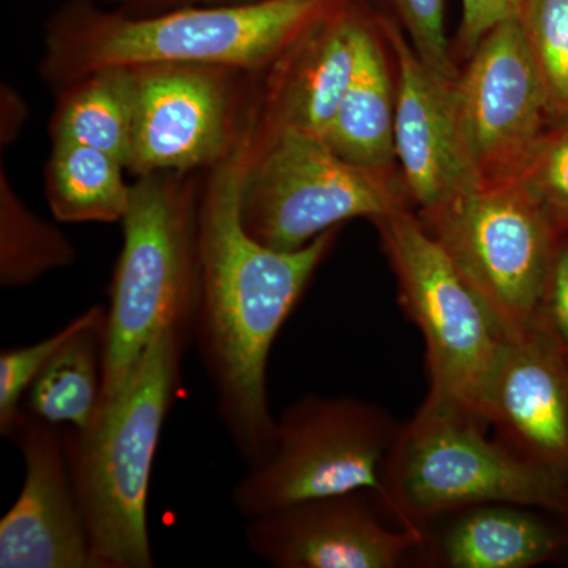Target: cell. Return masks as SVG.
Here are the masks:
<instances>
[{"label": "cell", "instance_id": "6da1fadb", "mask_svg": "<svg viewBox=\"0 0 568 568\" xmlns=\"http://www.w3.org/2000/svg\"><path fill=\"white\" fill-rule=\"evenodd\" d=\"M252 159L248 114L241 140L201 183L200 294L192 331L224 429L248 467L265 457L274 433L267 395L272 346L338 234L334 227L294 252L248 234L242 200Z\"/></svg>", "mask_w": 568, "mask_h": 568}, {"label": "cell", "instance_id": "7a4b0ae2", "mask_svg": "<svg viewBox=\"0 0 568 568\" xmlns=\"http://www.w3.org/2000/svg\"><path fill=\"white\" fill-rule=\"evenodd\" d=\"M342 2L261 0L133 14L69 0L48 22L40 73L58 92L97 71L159 63L260 73Z\"/></svg>", "mask_w": 568, "mask_h": 568}, {"label": "cell", "instance_id": "3957f363", "mask_svg": "<svg viewBox=\"0 0 568 568\" xmlns=\"http://www.w3.org/2000/svg\"><path fill=\"white\" fill-rule=\"evenodd\" d=\"M192 334L168 328L84 432L63 429L67 462L95 568H151L148 503L162 429Z\"/></svg>", "mask_w": 568, "mask_h": 568}, {"label": "cell", "instance_id": "277c9868", "mask_svg": "<svg viewBox=\"0 0 568 568\" xmlns=\"http://www.w3.org/2000/svg\"><path fill=\"white\" fill-rule=\"evenodd\" d=\"M200 192L201 183L181 173L140 175L132 185L106 308L103 402L125 386L162 332L192 334L200 294Z\"/></svg>", "mask_w": 568, "mask_h": 568}, {"label": "cell", "instance_id": "5b68a950", "mask_svg": "<svg viewBox=\"0 0 568 568\" xmlns=\"http://www.w3.org/2000/svg\"><path fill=\"white\" fill-rule=\"evenodd\" d=\"M466 414L420 406L402 425L384 465L386 504L396 521L426 523L484 504H517L568 518V480L511 450Z\"/></svg>", "mask_w": 568, "mask_h": 568}, {"label": "cell", "instance_id": "8992f818", "mask_svg": "<svg viewBox=\"0 0 568 568\" xmlns=\"http://www.w3.org/2000/svg\"><path fill=\"white\" fill-rule=\"evenodd\" d=\"M403 305L425 339V407L487 422L489 392L508 335L422 220L402 211L376 222Z\"/></svg>", "mask_w": 568, "mask_h": 568}, {"label": "cell", "instance_id": "52a82bcc", "mask_svg": "<svg viewBox=\"0 0 568 568\" xmlns=\"http://www.w3.org/2000/svg\"><path fill=\"white\" fill-rule=\"evenodd\" d=\"M399 429L372 403L306 395L275 418L267 454L235 484L233 506L250 519L354 491L375 493L386 504L384 465Z\"/></svg>", "mask_w": 568, "mask_h": 568}, {"label": "cell", "instance_id": "ba28073f", "mask_svg": "<svg viewBox=\"0 0 568 568\" xmlns=\"http://www.w3.org/2000/svg\"><path fill=\"white\" fill-rule=\"evenodd\" d=\"M406 209L386 171L342 159L324 138L297 132L257 136L246 174L242 220L261 244L294 252L354 219L373 222Z\"/></svg>", "mask_w": 568, "mask_h": 568}, {"label": "cell", "instance_id": "9c48e42d", "mask_svg": "<svg viewBox=\"0 0 568 568\" xmlns=\"http://www.w3.org/2000/svg\"><path fill=\"white\" fill-rule=\"evenodd\" d=\"M422 222L508 336L544 320L562 231L517 182L477 186Z\"/></svg>", "mask_w": 568, "mask_h": 568}, {"label": "cell", "instance_id": "30bf717a", "mask_svg": "<svg viewBox=\"0 0 568 568\" xmlns=\"http://www.w3.org/2000/svg\"><path fill=\"white\" fill-rule=\"evenodd\" d=\"M132 152L140 175L211 170L241 140L250 106L242 71L189 63L136 67Z\"/></svg>", "mask_w": 568, "mask_h": 568}, {"label": "cell", "instance_id": "8fae6325", "mask_svg": "<svg viewBox=\"0 0 568 568\" xmlns=\"http://www.w3.org/2000/svg\"><path fill=\"white\" fill-rule=\"evenodd\" d=\"M459 111L481 185L514 181L549 118L544 85L519 17L480 40L457 80Z\"/></svg>", "mask_w": 568, "mask_h": 568}, {"label": "cell", "instance_id": "7c38bea8", "mask_svg": "<svg viewBox=\"0 0 568 568\" xmlns=\"http://www.w3.org/2000/svg\"><path fill=\"white\" fill-rule=\"evenodd\" d=\"M246 547L278 568H398L424 530L399 525L372 491L321 497L246 519Z\"/></svg>", "mask_w": 568, "mask_h": 568}, {"label": "cell", "instance_id": "4fadbf2b", "mask_svg": "<svg viewBox=\"0 0 568 568\" xmlns=\"http://www.w3.org/2000/svg\"><path fill=\"white\" fill-rule=\"evenodd\" d=\"M376 21L398 67L395 155L407 193L426 215L481 185L463 126L458 78L432 69L394 21Z\"/></svg>", "mask_w": 568, "mask_h": 568}, {"label": "cell", "instance_id": "5bb4252c", "mask_svg": "<svg viewBox=\"0 0 568 568\" xmlns=\"http://www.w3.org/2000/svg\"><path fill=\"white\" fill-rule=\"evenodd\" d=\"M9 439L24 459V481L0 519V567L95 568L62 426L22 409Z\"/></svg>", "mask_w": 568, "mask_h": 568}, {"label": "cell", "instance_id": "9a60e30c", "mask_svg": "<svg viewBox=\"0 0 568 568\" xmlns=\"http://www.w3.org/2000/svg\"><path fill=\"white\" fill-rule=\"evenodd\" d=\"M487 422L500 443L568 480V353L544 320L508 336Z\"/></svg>", "mask_w": 568, "mask_h": 568}, {"label": "cell", "instance_id": "2e32d148", "mask_svg": "<svg viewBox=\"0 0 568 568\" xmlns=\"http://www.w3.org/2000/svg\"><path fill=\"white\" fill-rule=\"evenodd\" d=\"M361 11L358 0L339 3L267 70L263 99L252 106L257 136L297 130L324 138L353 78Z\"/></svg>", "mask_w": 568, "mask_h": 568}, {"label": "cell", "instance_id": "e0dca14e", "mask_svg": "<svg viewBox=\"0 0 568 568\" xmlns=\"http://www.w3.org/2000/svg\"><path fill=\"white\" fill-rule=\"evenodd\" d=\"M551 511L517 504H484L425 526L417 559L446 568H530L566 555L568 530ZM558 515V514H555Z\"/></svg>", "mask_w": 568, "mask_h": 568}, {"label": "cell", "instance_id": "ac0fdd59", "mask_svg": "<svg viewBox=\"0 0 568 568\" xmlns=\"http://www.w3.org/2000/svg\"><path fill=\"white\" fill-rule=\"evenodd\" d=\"M381 39L377 21L372 22L362 9L355 28L353 78L324 141L347 162L387 173L396 159V95Z\"/></svg>", "mask_w": 568, "mask_h": 568}, {"label": "cell", "instance_id": "d6986e66", "mask_svg": "<svg viewBox=\"0 0 568 568\" xmlns=\"http://www.w3.org/2000/svg\"><path fill=\"white\" fill-rule=\"evenodd\" d=\"M136 81L133 69L97 71L59 92L50 121L52 142L110 153L129 168Z\"/></svg>", "mask_w": 568, "mask_h": 568}, {"label": "cell", "instance_id": "ffe728a7", "mask_svg": "<svg viewBox=\"0 0 568 568\" xmlns=\"http://www.w3.org/2000/svg\"><path fill=\"white\" fill-rule=\"evenodd\" d=\"M106 313L82 328L52 357L26 394L29 414L84 432L103 405Z\"/></svg>", "mask_w": 568, "mask_h": 568}, {"label": "cell", "instance_id": "44dd1931", "mask_svg": "<svg viewBox=\"0 0 568 568\" xmlns=\"http://www.w3.org/2000/svg\"><path fill=\"white\" fill-rule=\"evenodd\" d=\"M125 164L110 153L71 142H52L44 168V196L61 223L122 222L132 200Z\"/></svg>", "mask_w": 568, "mask_h": 568}, {"label": "cell", "instance_id": "7402d4cb", "mask_svg": "<svg viewBox=\"0 0 568 568\" xmlns=\"http://www.w3.org/2000/svg\"><path fill=\"white\" fill-rule=\"evenodd\" d=\"M74 260L77 250L69 239L22 203L6 168H0V286H29Z\"/></svg>", "mask_w": 568, "mask_h": 568}, {"label": "cell", "instance_id": "603a6c76", "mask_svg": "<svg viewBox=\"0 0 568 568\" xmlns=\"http://www.w3.org/2000/svg\"><path fill=\"white\" fill-rule=\"evenodd\" d=\"M523 32L544 85L549 118L568 121V0H523Z\"/></svg>", "mask_w": 568, "mask_h": 568}, {"label": "cell", "instance_id": "cb8c5ba5", "mask_svg": "<svg viewBox=\"0 0 568 568\" xmlns=\"http://www.w3.org/2000/svg\"><path fill=\"white\" fill-rule=\"evenodd\" d=\"M106 313L103 305H93L80 316L59 328L55 334L47 336L29 346H17L0 353V435H11L14 422L20 417L22 398H26L33 381L50 364L52 357L62 349L82 328L91 325Z\"/></svg>", "mask_w": 568, "mask_h": 568}, {"label": "cell", "instance_id": "d4e9b609", "mask_svg": "<svg viewBox=\"0 0 568 568\" xmlns=\"http://www.w3.org/2000/svg\"><path fill=\"white\" fill-rule=\"evenodd\" d=\"M511 182H517L548 213L560 231L568 227V121L545 133Z\"/></svg>", "mask_w": 568, "mask_h": 568}, {"label": "cell", "instance_id": "484cf974", "mask_svg": "<svg viewBox=\"0 0 568 568\" xmlns=\"http://www.w3.org/2000/svg\"><path fill=\"white\" fill-rule=\"evenodd\" d=\"M405 26L414 50L432 69L458 78L446 33V0H388Z\"/></svg>", "mask_w": 568, "mask_h": 568}, {"label": "cell", "instance_id": "4316f807", "mask_svg": "<svg viewBox=\"0 0 568 568\" xmlns=\"http://www.w3.org/2000/svg\"><path fill=\"white\" fill-rule=\"evenodd\" d=\"M523 0H463L462 40L467 51L476 50L480 40L499 22L519 17Z\"/></svg>", "mask_w": 568, "mask_h": 568}, {"label": "cell", "instance_id": "83f0119b", "mask_svg": "<svg viewBox=\"0 0 568 568\" xmlns=\"http://www.w3.org/2000/svg\"><path fill=\"white\" fill-rule=\"evenodd\" d=\"M544 321L568 353V246H559L552 263Z\"/></svg>", "mask_w": 568, "mask_h": 568}, {"label": "cell", "instance_id": "f1b7e54d", "mask_svg": "<svg viewBox=\"0 0 568 568\" xmlns=\"http://www.w3.org/2000/svg\"><path fill=\"white\" fill-rule=\"evenodd\" d=\"M28 119V106L11 85L2 84L0 89V144L2 148L13 144L20 136L22 126Z\"/></svg>", "mask_w": 568, "mask_h": 568}, {"label": "cell", "instance_id": "f546056e", "mask_svg": "<svg viewBox=\"0 0 568 568\" xmlns=\"http://www.w3.org/2000/svg\"><path fill=\"white\" fill-rule=\"evenodd\" d=\"M122 9L133 14L159 13V11L182 9V7L242 6L261 0H118Z\"/></svg>", "mask_w": 568, "mask_h": 568}]
</instances>
